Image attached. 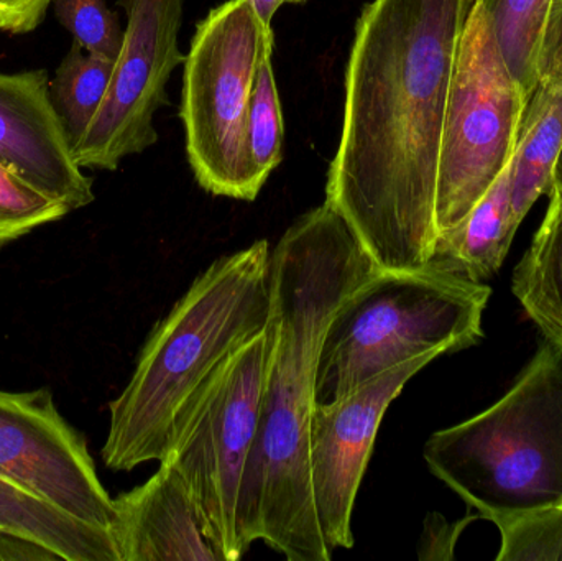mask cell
Returning <instances> with one entry per match:
<instances>
[{"label":"cell","mask_w":562,"mask_h":561,"mask_svg":"<svg viewBox=\"0 0 562 561\" xmlns=\"http://www.w3.org/2000/svg\"><path fill=\"white\" fill-rule=\"evenodd\" d=\"M472 0H372L356 22L326 203L380 270L428 266L439 150Z\"/></svg>","instance_id":"cell-1"},{"label":"cell","mask_w":562,"mask_h":561,"mask_svg":"<svg viewBox=\"0 0 562 561\" xmlns=\"http://www.w3.org/2000/svg\"><path fill=\"white\" fill-rule=\"evenodd\" d=\"M380 270L324 201L272 249L270 356L259 434L244 474V547L262 540L290 561H329L310 473L311 417L321 345L340 306Z\"/></svg>","instance_id":"cell-2"},{"label":"cell","mask_w":562,"mask_h":561,"mask_svg":"<svg viewBox=\"0 0 562 561\" xmlns=\"http://www.w3.org/2000/svg\"><path fill=\"white\" fill-rule=\"evenodd\" d=\"M272 249L260 239L214 260L148 336L131 381L109 405L102 460L112 471L161 461L183 402L272 313Z\"/></svg>","instance_id":"cell-3"},{"label":"cell","mask_w":562,"mask_h":561,"mask_svg":"<svg viewBox=\"0 0 562 561\" xmlns=\"http://www.w3.org/2000/svg\"><path fill=\"white\" fill-rule=\"evenodd\" d=\"M423 457L484 519L560 503L562 346L544 338L501 401L432 434Z\"/></svg>","instance_id":"cell-4"},{"label":"cell","mask_w":562,"mask_h":561,"mask_svg":"<svg viewBox=\"0 0 562 561\" xmlns=\"http://www.w3.org/2000/svg\"><path fill=\"white\" fill-rule=\"evenodd\" d=\"M491 287L425 266L376 270L340 306L324 335L316 404L418 358L464 351L484 338Z\"/></svg>","instance_id":"cell-5"},{"label":"cell","mask_w":562,"mask_h":561,"mask_svg":"<svg viewBox=\"0 0 562 561\" xmlns=\"http://www.w3.org/2000/svg\"><path fill=\"white\" fill-rule=\"evenodd\" d=\"M269 356V329L233 352L178 408L164 458L183 476L221 561L247 553L240 490L259 434Z\"/></svg>","instance_id":"cell-6"},{"label":"cell","mask_w":562,"mask_h":561,"mask_svg":"<svg viewBox=\"0 0 562 561\" xmlns=\"http://www.w3.org/2000/svg\"><path fill=\"white\" fill-rule=\"evenodd\" d=\"M272 40L250 0L221 3L191 40L180 119L194 178L214 197L254 201L262 191L247 150V122L260 53Z\"/></svg>","instance_id":"cell-7"},{"label":"cell","mask_w":562,"mask_h":561,"mask_svg":"<svg viewBox=\"0 0 562 561\" xmlns=\"http://www.w3.org/2000/svg\"><path fill=\"white\" fill-rule=\"evenodd\" d=\"M528 96L512 75L487 13L472 0L459 38L436 187L438 237L458 226L510 164Z\"/></svg>","instance_id":"cell-8"},{"label":"cell","mask_w":562,"mask_h":561,"mask_svg":"<svg viewBox=\"0 0 562 561\" xmlns=\"http://www.w3.org/2000/svg\"><path fill=\"white\" fill-rule=\"evenodd\" d=\"M127 15L124 45L104 101L72 155L85 170H117L124 158L158 142V109L170 104L171 72L183 65L180 49L184 0H119Z\"/></svg>","instance_id":"cell-9"},{"label":"cell","mask_w":562,"mask_h":561,"mask_svg":"<svg viewBox=\"0 0 562 561\" xmlns=\"http://www.w3.org/2000/svg\"><path fill=\"white\" fill-rule=\"evenodd\" d=\"M0 478L89 526L111 530L114 524V500L85 438L46 389L0 391Z\"/></svg>","instance_id":"cell-10"},{"label":"cell","mask_w":562,"mask_h":561,"mask_svg":"<svg viewBox=\"0 0 562 561\" xmlns=\"http://www.w3.org/2000/svg\"><path fill=\"white\" fill-rule=\"evenodd\" d=\"M435 359L395 366L329 404L314 405L310 473L317 523L327 549H352V513L383 415L409 379Z\"/></svg>","instance_id":"cell-11"},{"label":"cell","mask_w":562,"mask_h":561,"mask_svg":"<svg viewBox=\"0 0 562 561\" xmlns=\"http://www.w3.org/2000/svg\"><path fill=\"white\" fill-rule=\"evenodd\" d=\"M0 160L69 211L94 201L49 101L46 69L0 72Z\"/></svg>","instance_id":"cell-12"},{"label":"cell","mask_w":562,"mask_h":561,"mask_svg":"<svg viewBox=\"0 0 562 561\" xmlns=\"http://www.w3.org/2000/svg\"><path fill=\"white\" fill-rule=\"evenodd\" d=\"M142 486L114 500L112 539L121 561H221L193 496L170 460Z\"/></svg>","instance_id":"cell-13"},{"label":"cell","mask_w":562,"mask_h":561,"mask_svg":"<svg viewBox=\"0 0 562 561\" xmlns=\"http://www.w3.org/2000/svg\"><path fill=\"white\" fill-rule=\"evenodd\" d=\"M517 231L512 217L508 164L468 216L438 237L429 266L485 282L501 270Z\"/></svg>","instance_id":"cell-14"},{"label":"cell","mask_w":562,"mask_h":561,"mask_svg":"<svg viewBox=\"0 0 562 561\" xmlns=\"http://www.w3.org/2000/svg\"><path fill=\"white\" fill-rule=\"evenodd\" d=\"M562 152V85L541 82L528 99L510 160V206L515 226L550 193Z\"/></svg>","instance_id":"cell-15"},{"label":"cell","mask_w":562,"mask_h":561,"mask_svg":"<svg viewBox=\"0 0 562 561\" xmlns=\"http://www.w3.org/2000/svg\"><path fill=\"white\" fill-rule=\"evenodd\" d=\"M0 530L36 540L63 561H121L111 530L81 523L3 478Z\"/></svg>","instance_id":"cell-16"},{"label":"cell","mask_w":562,"mask_h":561,"mask_svg":"<svg viewBox=\"0 0 562 561\" xmlns=\"http://www.w3.org/2000/svg\"><path fill=\"white\" fill-rule=\"evenodd\" d=\"M548 207L530 247L515 267L512 292L544 338L562 346V180L554 178Z\"/></svg>","instance_id":"cell-17"},{"label":"cell","mask_w":562,"mask_h":561,"mask_svg":"<svg viewBox=\"0 0 562 561\" xmlns=\"http://www.w3.org/2000/svg\"><path fill=\"white\" fill-rule=\"evenodd\" d=\"M114 59L92 55L72 43L49 79V101L65 128L71 150L94 121L111 85Z\"/></svg>","instance_id":"cell-18"},{"label":"cell","mask_w":562,"mask_h":561,"mask_svg":"<svg viewBox=\"0 0 562 561\" xmlns=\"http://www.w3.org/2000/svg\"><path fill=\"white\" fill-rule=\"evenodd\" d=\"M512 75L528 99L538 86V56L553 0H477Z\"/></svg>","instance_id":"cell-19"},{"label":"cell","mask_w":562,"mask_h":561,"mask_svg":"<svg viewBox=\"0 0 562 561\" xmlns=\"http://www.w3.org/2000/svg\"><path fill=\"white\" fill-rule=\"evenodd\" d=\"M272 42L260 53L250 96L247 150L259 180L266 184L283 158V114L272 66Z\"/></svg>","instance_id":"cell-20"},{"label":"cell","mask_w":562,"mask_h":561,"mask_svg":"<svg viewBox=\"0 0 562 561\" xmlns=\"http://www.w3.org/2000/svg\"><path fill=\"white\" fill-rule=\"evenodd\" d=\"M501 530L497 561H562V501L491 520Z\"/></svg>","instance_id":"cell-21"},{"label":"cell","mask_w":562,"mask_h":561,"mask_svg":"<svg viewBox=\"0 0 562 561\" xmlns=\"http://www.w3.org/2000/svg\"><path fill=\"white\" fill-rule=\"evenodd\" d=\"M68 213L66 204L43 193L15 168L0 160V246Z\"/></svg>","instance_id":"cell-22"},{"label":"cell","mask_w":562,"mask_h":561,"mask_svg":"<svg viewBox=\"0 0 562 561\" xmlns=\"http://www.w3.org/2000/svg\"><path fill=\"white\" fill-rule=\"evenodd\" d=\"M53 12L75 43L92 55L117 59L125 29L105 0H53Z\"/></svg>","instance_id":"cell-23"},{"label":"cell","mask_w":562,"mask_h":561,"mask_svg":"<svg viewBox=\"0 0 562 561\" xmlns=\"http://www.w3.org/2000/svg\"><path fill=\"white\" fill-rule=\"evenodd\" d=\"M562 85V0L551 2L538 56V85Z\"/></svg>","instance_id":"cell-24"},{"label":"cell","mask_w":562,"mask_h":561,"mask_svg":"<svg viewBox=\"0 0 562 561\" xmlns=\"http://www.w3.org/2000/svg\"><path fill=\"white\" fill-rule=\"evenodd\" d=\"M53 0H0V32L26 35L48 15Z\"/></svg>","instance_id":"cell-25"},{"label":"cell","mask_w":562,"mask_h":561,"mask_svg":"<svg viewBox=\"0 0 562 561\" xmlns=\"http://www.w3.org/2000/svg\"><path fill=\"white\" fill-rule=\"evenodd\" d=\"M63 561L58 553L36 540L0 530V561Z\"/></svg>","instance_id":"cell-26"},{"label":"cell","mask_w":562,"mask_h":561,"mask_svg":"<svg viewBox=\"0 0 562 561\" xmlns=\"http://www.w3.org/2000/svg\"><path fill=\"white\" fill-rule=\"evenodd\" d=\"M307 0H250L254 10H256L257 19L262 23L263 29L272 30V20L279 9L283 5H301Z\"/></svg>","instance_id":"cell-27"},{"label":"cell","mask_w":562,"mask_h":561,"mask_svg":"<svg viewBox=\"0 0 562 561\" xmlns=\"http://www.w3.org/2000/svg\"><path fill=\"white\" fill-rule=\"evenodd\" d=\"M554 178H560V180H562V152H561L560 161H558L557 177H554Z\"/></svg>","instance_id":"cell-28"}]
</instances>
